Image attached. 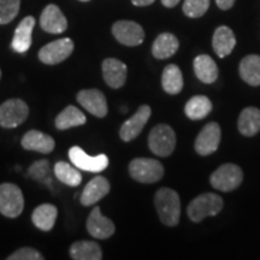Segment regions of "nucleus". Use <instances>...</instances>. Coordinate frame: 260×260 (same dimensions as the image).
<instances>
[{
  "mask_svg": "<svg viewBox=\"0 0 260 260\" xmlns=\"http://www.w3.org/2000/svg\"><path fill=\"white\" fill-rule=\"evenodd\" d=\"M236 45L235 35L232 29L226 25H222L216 29L212 39V46L216 54L219 58H224L232 53Z\"/></svg>",
  "mask_w": 260,
  "mask_h": 260,
  "instance_id": "20",
  "label": "nucleus"
},
{
  "mask_svg": "<svg viewBox=\"0 0 260 260\" xmlns=\"http://www.w3.org/2000/svg\"><path fill=\"white\" fill-rule=\"evenodd\" d=\"M87 230L95 239L105 240L111 237L116 232V226L111 219L103 216L98 206L94 207L87 219Z\"/></svg>",
  "mask_w": 260,
  "mask_h": 260,
  "instance_id": "14",
  "label": "nucleus"
},
{
  "mask_svg": "<svg viewBox=\"0 0 260 260\" xmlns=\"http://www.w3.org/2000/svg\"><path fill=\"white\" fill-rule=\"evenodd\" d=\"M29 116V107L22 99H10L0 105V126L6 129L17 128Z\"/></svg>",
  "mask_w": 260,
  "mask_h": 260,
  "instance_id": "6",
  "label": "nucleus"
},
{
  "mask_svg": "<svg viewBox=\"0 0 260 260\" xmlns=\"http://www.w3.org/2000/svg\"><path fill=\"white\" fill-rule=\"evenodd\" d=\"M35 18L32 16H27L21 21L16 28L14 39H12V50L17 53H25L31 46V34L35 27Z\"/></svg>",
  "mask_w": 260,
  "mask_h": 260,
  "instance_id": "19",
  "label": "nucleus"
},
{
  "mask_svg": "<svg viewBox=\"0 0 260 260\" xmlns=\"http://www.w3.org/2000/svg\"><path fill=\"white\" fill-rule=\"evenodd\" d=\"M87 122L86 116L76 106H67L56 118V128L58 130H67L75 126L83 125Z\"/></svg>",
  "mask_w": 260,
  "mask_h": 260,
  "instance_id": "27",
  "label": "nucleus"
},
{
  "mask_svg": "<svg viewBox=\"0 0 260 260\" xmlns=\"http://www.w3.org/2000/svg\"><path fill=\"white\" fill-rule=\"evenodd\" d=\"M155 0H132V3L135 6H148L153 4Z\"/></svg>",
  "mask_w": 260,
  "mask_h": 260,
  "instance_id": "36",
  "label": "nucleus"
},
{
  "mask_svg": "<svg viewBox=\"0 0 260 260\" xmlns=\"http://www.w3.org/2000/svg\"><path fill=\"white\" fill-rule=\"evenodd\" d=\"M58 216V210L52 204H42L34 210L31 220L34 225L42 232H50L54 226Z\"/></svg>",
  "mask_w": 260,
  "mask_h": 260,
  "instance_id": "21",
  "label": "nucleus"
},
{
  "mask_svg": "<svg viewBox=\"0 0 260 260\" xmlns=\"http://www.w3.org/2000/svg\"><path fill=\"white\" fill-rule=\"evenodd\" d=\"M152 115V110L148 105H142L138 109V111L134 113V116H132L128 121L123 123L119 130V136L123 141L129 142L135 138H138L140 133L142 132L146 123L149 119V117Z\"/></svg>",
  "mask_w": 260,
  "mask_h": 260,
  "instance_id": "11",
  "label": "nucleus"
},
{
  "mask_svg": "<svg viewBox=\"0 0 260 260\" xmlns=\"http://www.w3.org/2000/svg\"><path fill=\"white\" fill-rule=\"evenodd\" d=\"M9 260H42L44 256L41 255L40 252L31 247H23L19 248L18 251L12 253L11 255L8 256Z\"/></svg>",
  "mask_w": 260,
  "mask_h": 260,
  "instance_id": "34",
  "label": "nucleus"
},
{
  "mask_svg": "<svg viewBox=\"0 0 260 260\" xmlns=\"http://www.w3.org/2000/svg\"><path fill=\"white\" fill-rule=\"evenodd\" d=\"M210 0H184L183 12L190 18L201 17L209 10Z\"/></svg>",
  "mask_w": 260,
  "mask_h": 260,
  "instance_id": "33",
  "label": "nucleus"
},
{
  "mask_svg": "<svg viewBox=\"0 0 260 260\" xmlns=\"http://www.w3.org/2000/svg\"><path fill=\"white\" fill-rule=\"evenodd\" d=\"M74 51V41L69 38L58 39L45 45L39 52V59L44 64L56 65L71 56Z\"/></svg>",
  "mask_w": 260,
  "mask_h": 260,
  "instance_id": "8",
  "label": "nucleus"
},
{
  "mask_svg": "<svg viewBox=\"0 0 260 260\" xmlns=\"http://www.w3.org/2000/svg\"><path fill=\"white\" fill-rule=\"evenodd\" d=\"M239 130L245 136H254L260 132V110L247 107L239 118Z\"/></svg>",
  "mask_w": 260,
  "mask_h": 260,
  "instance_id": "26",
  "label": "nucleus"
},
{
  "mask_svg": "<svg viewBox=\"0 0 260 260\" xmlns=\"http://www.w3.org/2000/svg\"><path fill=\"white\" fill-rule=\"evenodd\" d=\"M220 142V126L218 123H209L203 128L195 140V151L200 155H209L217 151Z\"/></svg>",
  "mask_w": 260,
  "mask_h": 260,
  "instance_id": "13",
  "label": "nucleus"
},
{
  "mask_svg": "<svg viewBox=\"0 0 260 260\" xmlns=\"http://www.w3.org/2000/svg\"><path fill=\"white\" fill-rule=\"evenodd\" d=\"M80 2H84V3H86V2H89V0H80Z\"/></svg>",
  "mask_w": 260,
  "mask_h": 260,
  "instance_id": "38",
  "label": "nucleus"
},
{
  "mask_svg": "<svg viewBox=\"0 0 260 260\" xmlns=\"http://www.w3.org/2000/svg\"><path fill=\"white\" fill-rule=\"evenodd\" d=\"M103 77L111 88H121L126 80V65L116 58H107L103 61Z\"/></svg>",
  "mask_w": 260,
  "mask_h": 260,
  "instance_id": "18",
  "label": "nucleus"
},
{
  "mask_svg": "<svg viewBox=\"0 0 260 260\" xmlns=\"http://www.w3.org/2000/svg\"><path fill=\"white\" fill-rule=\"evenodd\" d=\"M28 175L32 178V180L39 181L42 184H46V186H51L52 184L50 162H48L46 159L35 161L34 164L29 168Z\"/></svg>",
  "mask_w": 260,
  "mask_h": 260,
  "instance_id": "31",
  "label": "nucleus"
},
{
  "mask_svg": "<svg viewBox=\"0 0 260 260\" xmlns=\"http://www.w3.org/2000/svg\"><path fill=\"white\" fill-rule=\"evenodd\" d=\"M54 175L61 183L69 187H79L82 182V175L76 167H71L67 161H58L53 169Z\"/></svg>",
  "mask_w": 260,
  "mask_h": 260,
  "instance_id": "30",
  "label": "nucleus"
},
{
  "mask_svg": "<svg viewBox=\"0 0 260 260\" xmlns=\"http://www.w3.org/2000/svg\"><path fill=\"white\" fill-rule=\"evenodd\" d=\"M69 158L77 169L89 172H102L109 165V158L105 154H99L95 157L87 154L81 147L74 146L69 149Z\"/></svg>",
  "mask_w": 260,
  "mask_h": 260,
  "instance_id": "10",
  "label": "nucleus"
},
{
  "mask_svg": "<svg viewBox=\"0 0 260 260\" xmlns=\"http://www.w3.org/2000/svg\"><path fill=\"white\" fill-rule=\"evenodd\" d=\"M110 191V183L105 177L96 176L90 180L83 188L80 201L83 206H92L105 198Z\"/></svg>",
  "mask_w": 260,
  "mask_h": 260,
  "instance_id": "17",
  "label": "nucleus"
},
{
  "mask_svg": "<svg viewBox=\"0 0 260 260\" xmlns=\"http://www.w3.org/2000/svg\"><path fill=\"white\" fill-rule=\"evenodd\" d=\"M21 0H0V24H8L19 12Z\"/></svg>",
  "mask_w": 260,
  "mask_h": 260,
  "instance_id": "32",
  "label": "nucleus"
},
{
  "mask_svg": "<svg viewBox=\"0 0 260 260\" xmlns=\"http://www.w3.org/2000/svg\"><path fill=\"white\" fill-rule=\"evenodd\" d=\"M0 79H2V70H0Z\"/></svg>",
  "mask_w": 260,
  "mask_h": 260,
  "instance_id": "39",
  "label": "nucleus"
},
{
  "mask_svg": "<svg viewBox=\"0 0 260 260\" xmlns=\"http://www.w3.org/2000/svg\"><path fill=\"white\" fill-rule=\"evenodd\" d=\"M70 256L74 260H100L103 252L96 242L77 241L70 247Z\"/></svg>",
  "mask_w": 260,
  "mask_h": 260,
  "instance_id": "25",
  "label": "nucleus"
},
{
  "mask_svg": "<svg viewBox=\"0 0 260 260\" xmlns=\"http://www.w3.org/2000/svg\"><path fill=\"white\" fill-rule=\"evenodd\" d=\"M129 174L141 183H154L164 176V167L155 159L136 158L129 164Z\"/></svg>",
  "mask_w": 260,
  "mask_h": 260,
  "instance_id": "3",
  "label": "nucleus"
},
{
  "mask_svg": "<svg viewBox=\"0 0 260 260\" xmlns=\"http://www.w3.org/2000/svg\"><path fill=\"white\" fill-rule=\"evenodd\" d=\"M154 204L162 224L177 225L181 217V201L176 191L171 188H160L155 194Z\"/></svg>",
  "mask_w": 260,
  "mask_h": 260,
  "instance_id": "1",
  "label": "nucleus"
},
{
  "mask_svg": "<svg viewBox=\"0 0 260 260\" xmlns=\"http://www.w3.org/2000/svg\"><path fill=\"white\" fill-rule=\"evenodd\" d=\"M212 111V103L207 96L205 95H195L191 99L188 100L184 107V112L189 119L198 121L203 119L209 113Z\"/></svg>",
  "mask_w": 260,
  "mask_h": 260,
  "instance_id": "29",
  "label": "nucleus"
},
{
  "mask_svg": "<svg viewBox=\"0 0 260 260\" xmlns=\"http://www.w3.org/2000/svg\"><path fill=\"white\" fill-rule=\"evenodd\" d=\"M24 207L21 188L14 183L0 184V213L9 218H16Z\"/></svg>",
  "mask_w": 260,
  "mask_h": 260,
  "instance_id": "5",
  "label": "nucleus"
},
{
  "mask_svg": "<svg viewBox=\"0 0 260 260\" xmlns=\"http://www.w3.org/2000/svg\"><path fill=\"white\" fill-rule=\"evenodd\" d=\"M243 180V172L235 164H224L213 172L210 178L211 184L216 189L230 191L236 189Z\"/></svg>",
  "mask_w": 260,
  "mask_h": 260,
  "instance_id": "7",
  "label": "nucleus"
},
{
  "mask_svg": "<svg viewBox=\"0 0 260 260\" xmlns=\"http://www.w3.org/2000/svg\"><path fill=\"white\" fill-rule=\"evenodd\" d=\"M22 147L27 151H35L42 154L51 153L54 149L56 142L52 136L45 134L40 130H29L22 138Z\"/></svg>",
  "mask_w": 260,
  "mask_h": 260,
  "instance_id": "16",
  "label": "nucleus"
},
{
  "mask_svg": "<svg viewBox=\"0 0 260 260\" xmlns=\"http://www.w3.org/2000/svg\"><path fill=\"white\" fill-rule=\"evenodd\" d=\"M161 87L169 94H178L183 88V76L180 68L175 64L165 67L161 75Z\"/></svg>",
  "mask_w": 260,
  "mask_h": 260,
  "instance_id": "28",
  "label": "nucleus"
},
{
  "mask_svg": "<svg viewBox=\"0 0 260 260\" xmlns=\"http://www.w3.org/2000/svg\"><path fill=\"white\" fill-rule=\"evenodd\" d=\"M178 46H180V42L174 34L162 32L154 40L152 53L157 59H168L176 53Z\"/></svg>",
  "mask_w": 260,
  "mask_h": 260,
  "instance_id": "22",
  "label": "nucleus"
},
{
  "mask_svg": "<svg viewBox=\"0 0 260 260\" xmlns=\"http://www.w3.org/2000/svg\"><path fill=\"white\" fill-rule=\"evenodd\" d=\"M149 149L158 157H168L176 147V134L168 124H158L148 135Z\"/></svg>",
  "mask_w": 260,
  "mask_h": 260,
  "instance_id": "4",
  "label": "nucleus"
},
{
  "mask_svg": "<svg viewBox=\"0 0 260 260\" xmlns=\"http://www.w3.org/2000/svg\"><path fill=\"white\" fill-rule=\"evenodd\" d=\"M194 71L204 83H212L218 79V67L207 54H200L194 59Z\"/></svg>",
  "mask_w": 260,
  "mask_h": 260,
  "instance_id": "23",
  "label": "nucleus"
},
{
  "mask_svg": "<svg viewBox=\"0 0 260 260\" xmlns=\"http://www.w3.org/2000/svg\"><path fill=\"white\" fill-rule=\"evenodd\" d=\"M223 207V200L219 195L205 193L197 197L188 206L187 212L193 222H201L209 216H216Z\"/></svg>",
  "mask_w": 260,
  "mask_h": 260,
  "instance_id": "2",
  "label": "nucleus"
},
{
  "mask_svg": "<svg viewBox=\"0 0 260 260\" xmlns=\"http://www.w3.org/2000/svg\"><path fill=\"white\" fill-rule=\"evenodd\" d=\"M240 76L251 86H260V56L249 54L240 63Z\"/></svg>",
  "mask_w": 260,
  "mask_h": 260,
  "instance_id": "24",
  "label": "nucleus"
},
{
  "mask_svg": "<svg viewBox=\"0 0 260 260\" xmlns=\"http://www.w3.org/2000/svg\"><path fill=\"white\" fill-rule=\"evenodd\" d=\"M77 102L86 111L93 116L104 118L107 115V102L103 92L99 89H83L80 90L76 96Z\"/></svg>",
  "mask_w": 260,
  "mask_h": 260,
  "instance_id": "12",
  "label": "nucleus"
},
{
  "mask_svg": "<svg viewBox=\"0 0 260 260\" xmlns=\"http://www.w3.org/2000/svg\"><path fill=\"white\" fill-rule=\"evenodd\" d=\"M40 25L50 34H61L68 29V19L57 5L50 4L42 11Z\"/></svg>",
  "mask_w": 260,
  "mask_h": 260,
  "instance_id": "15",
  "label": "nucleus"
},
{
  "mask_svg": "<svg viewBox=\"0 0 260 260\" xmlns=\"http://www.w3.org/2000/svg\"><path fill=\"white\" fill-rule=\"evenodd\" d=\"M216 3L219 9L229 10L233 8L234 4H235V0H216Z\"/></svg>",
  "mask_w": 260,
  "mask_h": 260,
  "instance_id": "35",
  "label": "nucleus"
},
{
  "mask_svg": "<svg viewBox=\"0 0 260 260\" xmlns=\"http://www.w3.org/2000/svg\"><path fill=\"white\" fill-rule=\"evenodd\" d=\"M112 34L119 44L125 46H139L145 40L144 28L133 21H118L112 25Z\"/></svg>",
  "mask_w": 260,
  "mask_h": 260,
  "instance_id": "9",
  "label": "nucleus"
},
{
  "mask_svg": "<svg viewBox=\"0 0 260 260\" xmlns=\"http://www.w3.org/2000/svg\"><path fill=\"white\" fill-rule=\"evenodd\" d=\"M181 0H161V4L167 8H175Z\"/></svg>",
  "mask_w": 260,
  "mask_h": 260,
  "instance_id": "37",
  "label": "nucleus"
}]
</instances>
